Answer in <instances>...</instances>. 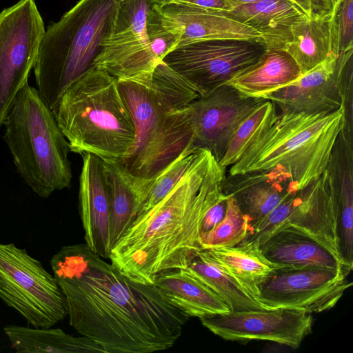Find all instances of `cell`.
<instances>
[{
  "label": "cell",
  "mask_w": 353,
  "mask_h": 353,
  "mask_svg": "<svg viewBox=\"0 0 353 353\" xmlns=\"http://www.w3.org/2000/svg\"><path fill=\"white\" fill-rule=\"evenodd\" d=\"M50 264L70 326L106 353L170 348L190 319L155 284L132 280L85 243L63 246Z\"/></svg>",
  "instance_id": "1"
},
{
  "label": "cell",
  "mask_w": 353,
  "mask_h": 353,
  "mask_svg": "<svg viewBox=\"0 0 353 353\" xmlns=\"http://www.w3.org/2000/svg\"><path fill=\"white\" fill-rule=\"evenodd\" d=\"M226 168L199 150L171 191L138 215L110 252V263L134 281L154 284L165 271L185 269L202 250L200 226L207 210L225 195Z\"/></svg>",
  "instance_id": "2"
},
{
  "label": "cell",
  "mask_w": 353,
  "mask_h": 353,
  "mask_svg": "<svg viewBox=\"0 0 353 353\" xmlns=\"http://www.w3.org/2000/svg\"><path fill=\"white\" fill-rule=\"evenodd\" d=\"M344 125L343 108L330 113L276 114L227 174L272 173L302 190L326 170Z\"/></svg>",
  "instance_id": "3"
},
{
  "label": "cell",
  "mask_w": 353,
  "mask_h": 353,
  "mask_svg": "<svg viewBox=\"0 0 353 353\" xmlns=\"http://www.w3.org/2000/svg\"><path fill=\"white\" fill-rule=\"evenodd\" d=\"M70 152L125 160L136 139L131 113L118 81L91 68L71 84L52 109Z\"/></svg>",
  "instance_id": "4"
},
{
  "label": "cell",
  "mask_w": 353,
  "mask_h": 353,
  "mask_svg": "<svg viewBox=\"0 0 353 353\" xmlns=\"http://www.w3.org/2000/svg\"><path fill=\"white\" fill-rule=\"evenodd\" d=\"M119 0H79L45 30L33 68L37 89L52 109L61 94L93 68Z\"/></svg>",
  "instance_id": "5"
},
{
  "label": "cell",
  "mask_w": 353,
  "mask_h": 353,
  "mask_svg": "<svg viewBox=\"0 0 353 353\" xmlns=\"http://www.w3.org/2000/svg\"><path fill=\"white\" fill-rule=\"evenodd\" d=\"M3 125L16 168L36 194L48 198L70 187L68 142L37 88L24 85Z\"/></svg>",
  "instance_id": "6"
},
{
  "label": "cell",
  "mask_w": 353,
  "mask_h": 353,
  "mask_svg": "<svg viewBox=\"0 0 353 353\" xmlns=\"http://www.w3.org/2000/svg\"><path fill=\"white\" fill-rule=\"evenodd\" d=\"M0 299L35 327H51L68 315L53 274L12 243H0Z\"/></svg>",
  "instance_id": "7"
},
{
  "label": "cell",
  "mask_w": 353,
  "mask_h": 353,
  "mask_svg": "<svg viewBox=\"0 0 353 353\" xmlns=\"http://www.w3.org/2000/svg\"><path fill=\"white\" fill-rule=\"evenodd\" d=\"M45 30L35 0H19L0 12V127L28 83Z\"/></svg>",
  "instance_id": "8"
},
{
  "label": "cell",
  "mask_w": 353,
  "mask_h": 353,
  "mask_svg": "<svg viewBox=\"0 0 353 353\" xmlns=\"http://www.w3.org/2000/svg\"><path fill=\"white\" fill-rule=\"evenodd\" d=\"M267 48L262 40H205L179 46L163 61L203 96L255 63Z\"/></svg>",
  "instance_id": "9"
},
{
  "label": "cell",
  "mask_w": 353,
  "mask_h": 353,
  "mask_svg": "<svg viewBox=\"0 0 353 353\" xmlns=\"http://www.w3.org/2000/svg\"><path fill=\"white\" fill-rule=\"evenodd\" d=\"M152 5L149 0H119L111 29L93 68L117 80L151 81L160 63L152 52L146 28Z\"/></svg>",
  "instance_id": "10"
},
{
  "label": "cell",
  "mask_w": 353,
  "mask_h": 353,
  "mask_svg": "<svg viewBox=\"0 0 353 353\" xmlns=\"http://www.w3.org/2000/svg\"><path fill=\"white\" fill-rule=\"evenodd\" d=\"M353 48L333 55L267 96L281 114L330 113L353 104Z\"/></svg>",
  "instance_id": "11"
},
{
  "label": "cell",
  "mask_w": 353,
  "mask_h": 353,
  "mask_svg": "<svg viewBox=\"0 0 353 353\" xmlns=\"http://www.w3.org/2000/svg\"><path fill=\"white\" fill-rule=\"evenodd\" d=\"M343 268H277L259 288L256 299L267 310L319 313L332 308L352 283Z\"/></svg>",
  "instance_id": "12"
},
{
  "label": "cell",
  "mask_w": 353,
  "mask_h": 353,
  "mask_svg": "<svg viewBox=\"0 0 353 353\" xmlns=\"http://www.w3.org/2000/svg\"><path fill=\"white\" fill-rule=\"evenodd\" d=\"M117 81L136 128V139L129 157L141 145L164 114L185 107L200 97L186 79L163 61L154 68L148 83Z\"/></svg>",
  "instance_id": "13"
},
{
  "label": "cell",
  "mask_w": 353,
  "mask_h": 353,
  "mask_svg": "<svg viewBox=\"0 0 353 353\" xmlns=\"http://www.w3.org/2000/svg\"><path fill=\"white\" fill-rule=\"evenodd\" d=\"M213 334L227 341H269L297 348L312 332L310 313L287 308L230 312L199 319Z\"/></svg>",
  "instance_id": "14"
},
{
  "label": "cell",
  "mask_w": 353,
  "mask_h": 353,
  "mask_svg": "<svg viewBox=\"0 0 353 353\" xmlns=\"http://www.w3.org/2000/svg\"><path fill=\"white\" fill-rule=\"evenodd\" d=\"M268 99L246 97L228 83L190 103L193 146L209 150L219 162L241 123Z\"/></svg>",
  "instance_id": "15"
},
{
  "label": "cell",
  "mask_w": 353,
  "mask_h": 353,
  "mask_svg": "<svg viewBox=\"0 0 353 353\" xmlns=\"http://www.w3.org/2000/svg\"><path fill=\"white\" fill-rule=\"evenodd\" d=\"M194 137L193 111L189 104L164 114L141 145L123 161L133 174L151 177L188 145L193 146Z\"/></svg>",
  "instance_id": "16"
},
{
  "label": "cell",
  "mask_w": 353,
  "mask_h": 353,
  "mask_svg": "<svg viewBox=\"0 0 353 353\" xmlns=\"http://www.w3.org/2000/svg\"><path fill=\"white\" fill-rule=\"evenodd\" d=\"M79 178V212L88 247L108 259L110 246V203L103 160L91 153L82 154Z\"/></svg>",
  "instance_id": "17"
},
{
  "label": "cell",
  "mask_w": 353,
  "mask_h": 353,
  "mask_svg": "<svg viewBox=\"0 0 353 353\" xmlns=\"http://www.w3.org/2000/svg\"><path fill=\"white\" fill-rule=\"evenodd\" d=\"M156 6L165 23L179 37V46L218 39L264 41L257 31L222 12L179 3Z\"/></svg>",
  "instance_id": "18"
},
{
  "label": "cell",
  "mask_w": 353,
  "mask_h": 353,
  "mask_svg": "<svg viewBox=\"0 0 353 353\" xmlns=\"http://www.w3.org/2000/svg\"><path fill=\"white\" fill-rule=\"evenodd\" d=\"M289 223L311 234L341 257L337 201L326 170L297 192Z\"/></svg>",
  "instance_id": "19"
},
{
  "label": "cell",
  "mask_w": 353,
  "mask_h": 353,
  "mask_svg": "<svg viewBox=\"0 0 353 353\" xmlns=\"http://www.w3.org/2000/svg\"><path fill=\"white\" fill-rule=\"evenodd\" d=\"M263 255L278 268L345 267L341 257L315 237L288 223L259 245Z\"/></svg>",
  "instance_id": "20"
},
{
  "label": "cell",
  "mask_w": 353,
  "mask_h": 353,
  "mask_svg": "<svg viewBox=\"0 0 353 353\" xmlns=\"http://www.w3.org/2000/svg\"><path fill=\"white\" fill-rule=\"evenodd\" d=\"M103 169L109 196L111 250L141 210L149 194L152 178L133 174L120 159L103 160Z\"/></svg>",
  "instance_id": "21"
},
{
  "label": "cell",
  "mask_w": 353,
  "mask_h": 353,
  "mask_svg": "<svg viewBox=\"0 0 353 353\" xmlns=\"http://www.w3.org/2000/svg\"><path fill=\"white\" fill-rule=\"evenodd\" d=\"M221 190L225 196L234 199L249 221V232L280 203L299 191L281 176L254 172L226 174Z\"/></svg>",
  "instance_id": "22"
},
{
  "label": "cell",
  "mask_w": 353,
  "mask_h": 353,
  "mask_svg": "<svg viewBox=\"0 0 353 353\" xmlns=\"http://www.w3.org/2000/svg\"><path fill=\"white\" fill-rule=\"evenodd\" d=\"M292 33L285 50L297 63L301 74L330 57L339 54L335 8L302 19L294 25Z\"/></svg>",
  "instance_id": "23"
},
{
  "label": "cell",
  "mask_w": 353,
  "mask_h": 353,
  "mask_svg": "<svg viewBox=\"0 0 353 353\" xmlns=\"http://www.w3.org/2000/svg\"><path fill=\"white\" fill-rule=\"evenodd\" d=\"M224 13L261 34L268 48L284 50L294 25L307 17L288 0H260Z\"/></svg>",
  "instance_id": "24"
},
{
  "label": "cell",
  "mask_w": 353,
  "mask_h": 353,
  "mask_svg": "<svg viewBox=\"0 0 353 353\" xmlns=\"http://www.w3.org/2000/svg\"><path fill=\"white\" fill-rule=\"evenodd\" d=\"M301 75L299 67L285 50L267 48L255 63L227 83L246 97L266 99Z\"/></svg>",
  "instance_id": "25"
},
{
  "label": "cell",
  "mask_w": 353,
  "mask_h": 353,
  "mask_svg": "<svg viewBox=\"0 0 353 353\" xmlns=\"http://www.w3.org/2000/svg\"><path fill=\"white\" fill-rule=\"evenodd\" d=\"M154 284L190 317L201 319L231 312L216 293L185 269L163 272L156 276Z\"/></svg>",
  "instance_id": "26"
},
{
  "label": "cell",
  "mask_w": 353,
  "mask_h": 353,
  "mask_svg": "<svg viewBox=\"0 0 353 353\" xmlns=\"http://www.w3.org/2000/svg\"><path fill=\"white\" fill-rule=\"evenodd\" d=\"M3 331L17 352L106 353L92 339L67 334L59 328L8 325Z\"/></svg>",
  "instance_id": "27"
},
{
  "label": "cell",
  "mask_w": 353,
  "mask_h": 353,
  "mask_svg": "<svg viewBox=\"0 0 353 353\" xmlns=\"http://www.w3.org/2000/svg\"><path fill=\"white\" fill-rule=\"evenodd\" d=\"M205 250L254 299L259 295L261 283L278 268L268 261L259 244L254 241Z\"/></svg>",
  "instance_id": "28"
},
{
  "label": "cell",
  "mask_w": 353,
  "mask_h": 353,
  "mask_svg": "<svg viewBox=\"0 0 353 353\" xmlns=\"http://www.w3.org/2000/svg\"><path fill=\"white\" fill-rule=\"evenodd\" d=\"M185 269L216 293L231 312L267 310L205 250L199 251Z\"/></svg>",
  "instance_id": "29"
},
{
  "label": "cell",
  "mask_w": 353,
  "mask_h": 353,
  "mask_svg": "<svg viewBox=\"0 0 353 353\" xmlns=\"http://www.w3.org/2000/svg\"><path fill=\"white\" fill-rule=\"evenodd\" d=\"M249 221L232 196H227L222 220L210 231L200 236L203 250L228 248L243 242L249 232Z\"/></svg>",
  "instance_id": "30"
},
{
  "label": "cell",
  "mask_w": 353,
  "mask_h": 353,
  "mask_svg": "<svg viewBox=\"0 0 353 353\" xmlns=\"http://www.w3.org/2000/svg\"><path fill=\"white\" fill-rule=\"evenodd\" d=\"M275 103L266 100L258 106L239 125L219 163L225 168L234 164L242 156L251 141L276 115Z\"/></svg>",
  "instance_id": "31"
},
{
  "label": "cell",
  "mask_w": 353,
  "mask_h": 353,
  "mask_svg": "<svg viewBox=\"0 0 353 353\" xmlns=\"http://www.w3.org/2000/svg\"><path fill=\"white\" fill-rule=\"evenodd\" d=\"M199 150L192 145H188L173 161L151 176L149 194L138 215L152 208L171 191L194 161Z\"/></svg>",
  "instance_id": "32"
},
{
  "label": "cell",
  "mask_w": 353,
  "mask_h": 353,
  "mask_svg": "<svg viewBox=\"0 0 353 353\" xmlns=\"http://www.w3.org/2000/svg\"><path fill=\"white\" fill-rule=\"evenodd\" d=\"M146 28L150 48L157 61H162L179 46V37L165 23L156 4L152 3L148 11Z\"/></svg>",
  "instance_id": "33"
},
{
  "label": "cell",
  "mask_w": 353,
  "mask_h": 353,
  "mask_svg": "<svg viewBox=\"0 0 353 353\" xmlns=\"http://www.w3.org/2000/svg\"><path fill=\"white\" fill-rule=\"evenodd\" d=\"M296 193L286 198L256 224L243 241H254L259 245L280 227L289 223L294 208Z\"/></svg>",
  "instance_id": "34"
},
{
  "label": "cell",
  "mask_w": 353,
  "mask_h": 353,
  "mask_svg": "<svg viewBox=\"0 0 353 353\" xmlns=\"http://www.w3.org/2000/svg\"><path fill=\"white\" fill-rule=\"evenodd\" d=\"M334 8L340 54L353 48V0H340Z\"/></svg>",
  "instance_id": "35"
},
{
  "label": "cell",
  "mask_w": 353,
  "mask_h": 353,
  "mask_svg": "<svg viewBox=\"0 0 353 353\" xmlns=\"http://www.w3.org/2000/svg\"><path fill=\"white\" fill-rule=\"evenodd\" d=\"M226 199L224 196L207 210L201 223V234L210 231L222 220L226 210Z\"/></svg>",
  "instance_id": "36"
},
{
  "label": "cell",
  "mask_w": 353,
  "mask_h": 353,
  "mask_svg": "<svg viewBox=\"0 0 353 353\" xmlns=\"http://www.w3.org/2000/svg\"><path fill=\"white\" fill-rule=\"evenodd\" d=\"M158 5L179 3L226 12L230 10L225 0H149Z\"/></svg>",
  "instance_id": "37"
},
{
  "label": "cell",
  "mask_w": 353,
  "mask_h": 353,
  "mask_svg": "<svg viewBox=\"0 0 353 353\" xmlns=\"http://www.w3.org/2000/svg\"><path fill=\"white\" fill-rule=\"evenodd\" d=\"M299 7L307 17L329 12L332 9L330 0H288Z\"/></svg>",
  "instance_id": "38"
},
{
  "label": "cell",
  "mask_w": 353,
  "mask_h": 353,
  "mask_svg": "<svg viewBox=\"0 0 353 353\" xmlns=\"http://www.w3.org/2000/svg\"><path fill=\"white\" fill-rule=\"evenodd\" d=\"M230 10L247 4L255 3L260 0H225ZM229 12V11H228Z\"/></svg>",
  "instance_id": "39"
},
{
  "label": "cell",
  "mask_w": 353,
  "mask_h": 353,
  "mask_svg": "<svg viewBox=\"0 0 353 353\" xmlns=\"http://www.w3.org/2000/svg\"><path fill=\"white\" fill-rule=\"evenodd\" d=\"M332 6V8L339 2L340 0H330Z\"/></svg>",
  "instance_id": "40"
}]
</instances>
